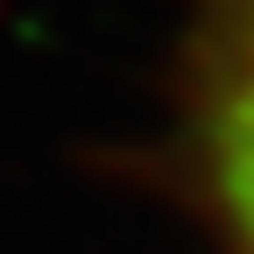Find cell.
I'll list each match as a JSON object with an SVG mask.
<instances>
[{"instance_id":"1","label":"cell","mask_w":254,"mask_h":254,"mask_svg":"<svg viewBox=\"0 0 254 254\" xmlns=\"http://www.w3.org/2000/svg\"><path fill=\"white\" fill-rule=\"evenodd\" d=\"M212 170L254 247V0H212Z\"/></svg>"}]
</instances>
